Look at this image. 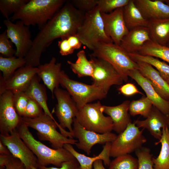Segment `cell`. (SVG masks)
<instances>
[{"mask_svg": "<svg viewBox=\"0 0 169 169\" xmlns=\"http://www.w3.org/2000/svg\"><path fill=\"white\" fill-rule=\"evenodd\" d=\"M77 19L69 10L60 9L40 30L33 40V45L24 58L25 65L37 67L42 54L56 39L76 34Z\"/></svg>", "mask_w": 169, "mask_h": 169, "instance_id": "cell-1", "label": "cell"}, {"mask_svg": "<svg viewBox=\"0 0 169 169\" xmlns=\"http://www.w3.org/2000/svg\"><path fill=\"white\" fill-rule=\"evenodd\" d=\"M65 0H29L10 17L13 22L20 20L26 25L37 26L40 30L62 8Z\"/></svg>", "mask_w": 169, "mask_h": 169, "instance_id": "cell-2", "label": "cell"}, {"mask_svg": "<svg viewBox=\"0 0 169 169\" xmlns=\"http://www.w3.org/2000/svg\"><path fill=\"white\" fill-rule=\"evenodd\" d=\"M22 120L28 127L37 131L40 141H49L53 149L63 148L65 144L75 145L78 142L73 139L70 132L63 129L56 121L44 113L34 118L22 117Z\"/></svg>", "mask_w": 169, "mask_h": 169, "instance_id": "cell-3", "label": "cell"}, {"mask_svg": "<svg viewBox=\"0 0 169 169\" xmlns=\"http://www.w3.org/2000/svg\"><path fill=\"white\" fill-rule=\"evenodd\" d=\"M16 130L20 138L36 157L39 166H47L52 165L60 167L64 162L75 159L64 147L55 149L36 139L22 120Z\"/></svg>", "mask_w": 169, "mask_h": 169, "instance_id": "cell-4", "label": "cell"}, {"mask_svg": "<svg viewBox=\"0 0 169 169\" xmlns=\"http://www.w3.org/2000/svg\"><path fill=\"white\" fill-rule=\"evenodd\" d=\"M90 56L100 58L110 63L121 76L125 82L128 81L130 71L137 69V63L119 45L113 43L99 42L94 47Z\"/></svg>", "mask_w": 169, "mask_h": 169, "instance_id": "cell-5", "label": "cell"}, {"mask_svg": "<svg viewBox=\"0 0 169 169\" xmlns=\"http://www.w3.org/2000/svg\"><path fill=\"white\" fill-rule=\"evenodd\" d=\"M76 35L82 44L92 50L99 42L113 43L105 32L101 13L97 6L85 13L83 22Z\"/></svg>", "mask_w": 169, "mask_h": 169, "instance_id": "cell-6", "label": "cell"}, {"mask_svg": "<svg viewBox=\"0 0 169 169\" xmlns=\"http://www.w3.org/2000/svg\"><path fill=\"white\" fill-rule=\"evenodd\" d=\"M60 84L72 96L78 110L87 104L107 96V94L100 88L71 79L63 70L60 76Z\"/></svg>", "mask_w": 169, "mask_h": 169, "instance_id": "cell-7", "label": "cell"}, {"mask_svg": "<svg viewBox=\"0 0 169 169\" xmlns=\"http://www.w3.org/2000/svg\"><path fill=\"white\" fill-rule=\"evenodd\" d=\"M100 101L89 103L79 110L76 118L80 124L87 130L98 133L111 132L113 129L112 120L105 116L101 110Z\"/></svg>", "mask_w": 169, "mask_h": 169, "instance_id": "cell-8", "label": "cell"}, {"mask_svg": "<svg viewBox=\"0 0 169 169\" xmlns=\"http://www.w3.org/2000/svg\"><path fill=\"white\" fill-rule=\"evenodd\" d=\"M144 130H140L134 123H130L111 143L110 156L115 158L130 154L141 147L147 141L143 135Z\"/></svg>", "mask_w": 169, "mask_h": 169, "instance_id": "cell-9", "label": "cell"}, {"mask_svg": "<svg viewBox=\"0 0 169 169\" xmlns=\"http://www.w3.org/2000/svg\"><path fill=\"white\" fill-rule=\"evenodd\" d=\"M90 58L94 67L91 77L92 84L102 89L107 94L112 86L123 84L121 76L110 63L100 58L91 56Z\"/></svg>", "mask_w": 169, "mask_h": 169, "instance_id": "cell-10", "label": "cell"}, {"mask_svg": "<svg viewBox=\"0 0 169 169\" xmlns=\"http://www.w3.org/2000/svg\"><path fill=\"white\" fill-rule=\"evenodd\" d=\"M3 23L6 27L8 37L15 46V56L24 58L33 44L29 27L19 20L13 23L9 19H5Z\"/></svg>", "mask_w": 169, "mask_h": 169, "instance_id": "cell-11", "label": "cell"}, {"mask_svg": "<svg viewBox=\"0 0 169 169\" xmlns=\"http://www.w3.org/2000/svg\"><path fill=\"white\" fill-rule=\"evenodd\" d=\"M0 141L9 150L14 157L19 160L26 169L38 168L39 165L36 156L22 139L16 130L10 134L0 135Z\"/></svg>", "mask_w": 169, "mask_h": 169, "instance_id": "cell-12", "label": "cell"}, {"mask_svg": "<svg viewBox=\"0 0 169 169\" xmlns=\"http://www.w3.org/2000/svg\"><path fill=\"white\" fill-rule=\"evenodd\" d=\"M54 95L57 100L54 112L59 124L63 129L67 128L73 136L72 125L79 110L76 104L67 90L58 87L54 90Z\"/></svg>", "mask_w": 169, "mask_h": 169, "instance_id": "cell-13", "label": "cell"}, {"mask_svg": "<svg viewBox=\"0 0 169 169\" xmlns=\"http://www.w3.org/2000/svg\"><path fill=\"white\" fill-rule=\"evenodd\" d=\"M73 124V136L78 140L75 145L88 155L90 154L94 146L112 142L117 137V135L111 132L100 134L87 130L80 124L76 118L74 119Z\"/></svg>", "mask_w": 169, "mask_h": 169, "instance_id": "cell-14", "label": "cell"}, {"mask_svg": "<svg viewBox=\"0 0 169 169\" xmlns=\"http://www.w3.org/2000/svg\"><path fill=\"white\" fill-rule=\"evenodd\" d=\"M13 94L6 91L0 94V135H7L16 130L22 120L13 103Z\"/></svg>", "mask_w": 169, "mask_h": 169, "instance_id": "cell-15", "label": "cell"}, {"mask_svg": "<svg viewBox=\"0 0 169 169\" xmlns=\"http://www.w3.org/2000/svg\"><path fill=\"white\" fill-rule=\"evenodd\" d=\"M38 67L25 65L17 69L8 79L5 80L0 74V94L8 90L13 94L25 92L37 74Z\"/></svg>", "mask_w": 169, "mask_h": 169, "instance_id": "cell-16", "label": "cell"}, {"mask_svg": "<svg viewBox=\"0 0 169 169\" xmlns=\"http://www.w3.org/2000/svg\"><path fill=\"white\" fill-rule=\"evenodd\" d=\"M100 13L106 33L114 43L120 45L129 31L124 19L123 8L108 13Z\"/></svg>", "mask_w": 169, "mask_h": 169, "instance_id": "cell-17", "label": "cell"}, {"mask_svg": "<svg viewBox=\"0 0 169 169\" xmlns=\"http://www.w3.org/2000/svg\"><path fill=\"white\" fill-rule=\"evenodd\" d=\"M130 102L129 100H126L118 105H102L101 107L103 113L111 118L113 123V130L118 134L122 132L128 125L131 122L129 111Z\"/></svg>", "mask_w": 169, "mask_h": 169, "instance_id": "cell-18", "label": "cell"}, {"mask_svg": "<svg viewBox=\"0 0 169 169\" xmlns=\"http://www.w3.org/2000/svg\"><path fill=\"white\" fill-rule=\"evenodd\" d=\"M134 123L139 128L147 129L154 138L159 140L161 136L162 129L168 127L167 117L153 105L145 120H137Z\"/></svg>", "mask_w": 169, "mask_h": 169, "instance_id": "cell-19", "label": "cell"}, {"mask_svg": "<svg viewBox=\"0 0 169 169\" xmlns=\"http://www.w3.org/2000/svg\"><path fill=\"white\" fill-rule=\"evenodd\" d=\"M129 76L134 80L142 89L153 105L167 116L169 108V101L164 100L159 95L150 82L142 75L138 69L130 71Z\"/></svg>", "mask_w": 169, "mask_h": 169, "instance_id": "cell-20", "label": "cell"}, {"mask_svg": "<svg viewBox=\"0 0 169 169\" xmlns=\"http://www.w3.org/2000/svg\"><path fill=\"white\" fill-rule=\"evenodd\" d=\"M56 59L53 57L48 63L39 65L38 67L37 75L52 93L54 98V91L60 84V76L62 71V64L56 63Z\"/></svg>", "mask_w": 169, "mask_h": 169, "instance_id": "cell-21", "label": "cell"}, {"mask_svg": "<svg viewBox=\"0 0 169 169\" xmlns=\"http://www.w3.org/2000/svg\"><path fill=\"white\" fill-rule=\"evenodd\" d=\"M138 70L151 83L155 91L164 100L169 101V85L159 72L150 64L136 61Z\"/></svg>", "mask_w": 169, "mask_h": 169, "instance_id": "cell-22", "label": "cell"}, {"mask_svg": "<svg viewBox=\"0 0 169 169\" xmlns=\"http://www.w3.org/2000/svg\"><path fill=\"white\" fill-rule=\"evenodd\" d=\"M135 4L146 20L169 18V6L163 0H134Z\"/></svg>", "mask_w": 169, "mask_h": 169, "instance_id": "cell-23", "label": "cell"}, {"mask_svg": "<svg viewBox=\"0 0 169 169\" xmlns=\"http://www.w3.org/2000/svg\"><path fill=\"white\" fill-rule=\"evenodd\" d=\"M151 40L147 27H141L129 30L120 46L127 53H138L144 44Z\"/></svg>", "mask_w": 169, "mask_h": 169, "instance_id": "cell-24", "label": "cell"}, {"mask_svg": "<svg viewBox=\"0 0 169 169\" xmlns=\"http://www.w3.org/2000/svg\"><path fill=\"white\" fill-rule=\"evenodd\" d=\"M111 143H106L101 152L97 156L90 157L76 151L72 144H65L63 147L69 151L77 160L80 165V169H92L94 162L96 160H102L105 166H109L111 162L110 159Z\"/></svg>", "mask_w": 169, "mask_h": 169, "instance_id": "cell-25", "label": "cell"}, {"mask_svg": "<svg viewBox=\"0 0 169 169\" xmlns=\"http://www.w3.org/2000/svg\"><path fill=\"white\" fill-rule=\"evenodd\" d=\"M147 27L151 40L165 46L169 43V18L149 20Z\"/></svg>", "mask_w": 169, "mask_h": 169, "instance_id": "cell-26", "label": "cell"}, {"mask_svg": "<svg viewBox=\"0 0 169 169\" xmlns=\"http://www.w3.org/2000/svg\"><path fill=\"white\" fill-rule=\"evenodd\" d=\"M40 79L37 74L34 76L24 92L30 98L36 101L41 105L46 114L56 121L48 108L46 90L44 85L40 83Z\"/></svg>", "mask_w": 169, "mask_h": 169, "instance_id": "cell-27", "label": "cell"}, {"mask_svg": "<svg viewBox=\"0 0 169 169\" xmlns=\"http://www.w3.org/2000/svg\"><path fill=\"white\" fill-rule=\"evenodd\" d=\"M123 18L129 30L141 27H147L149 21L146 19L135 5L134 0H130L123 8Z\"/></svg>", "mask_w": 169, "mask_h": 169, "instance_id": "cell-28", "label": "cell"}, {"mask_svg": "<svg viewBox=\"0 0 169 169\" xmlns=\"http://www.w3.org/2000/svg\"><path fill=\"white\" fill-rule=\"evenodd\" d=\"M161 137L157 144L161 143V148L156 158L153 157L154 169H169V131L168 127L162 129Z\"/></svg>", "mask_w": 169, "mask_h": 169, "instance_id": "cell-29", "label": "cell"}, {"mask_svg": "<svg viewBox=\"0 0 169 169\" xmlns=\"http://www.w3.org/2000/svg\"><path fill=\"white\" fill-rule=\"evenodd\" d=\"M77 59L75 63L68 60L67 63L70 65L72 71L79 77L92 76L94 67L90 60L87 59L85 51L80 50L77 54Z\"/></svg>", "mask_w": 169, "mask_h": 169, "instance_id": "cell-30", "label": "cell"}, {"mask_svg": "<svg viewBox=\"0 0 169 169\" xmlns=\"http://www.w3.org/2000/svg\"><path fill=\"white\" fill-rule=\"evenodd\" d=\"M137 53L159 58L169 63V47L160 45L151 40L146 42Z\"/></svg>", "mask_w": 169, "mask_h": 169, "instance_id": "cell-31", "label": "cell"}, {"mask_svg": "<svg viewBox=\"0 0 169 169\" xmlns=\"http://www.w3.org/2000/svg\"><path fill=\"white\" fill-rule=\"evenodd\" d=\"M26 63L24 58L0 56V70L3 79L6 80L9 78L17 69L25 65Z\"/></svg>", "mask_w": 169, "mask_h": 169, "instance_id": "cell-32", "label": "cell"}, {"mask_svg": "<svg viewBox=\"0 0 169 169\" xmlns=\"http://www.w3.org/2000/svg\"><path fill=\"white\" fill-rule=\"evenodd\" d=\"M129 55L134 61H141L148 63L159 72L160 74L169 76V65L158 58L148 55H143L137 53H129Z\"/></svg>", "mask_w": 169, "mask_h": 169, "instance_id": "cell-33", "label": "cell"}, {"mask_svg": "<svg viewBox=\"0 0 169 169\" xmlns=\"http://www.w3.org/2000/svg\"><path fill=\"white\" fill-rule=\"evenodd\" d=\"M152 105L151 101L146 96L143 95L139 100H133L130 102L129 113L132 116L139 115L146 118Z\"/></svg>", "mask_w": 169, "mask_h": 169, "instance_id": "cell-34", "label": "cell"}, {"mask_svg": "<svg viewBox=\"0 0 169 169\" xmlns=\"http://www.w3.org/2000/svg\"><path fill=\"white\" fill-rule=\"evenodd\" d=\"M108 166V169H138V159L130 154L121 155L111 161Z\"/></svg>", "mask_w": 169, "mask_h": 169, "instance_id": "cell-35", "label": "cell"}, {"mask_svg": "<svg viewBox=\"0 0 169 169\" xmlns=\"http://www.w3.org/2000/svg\"><path fill=\"white\" fill-rule=\"evenodd\" d=\"M29 0H0V11L6 19L18 11Z\"/></svg>", "mask_w": 169, "mask_h": 169, "instance_id": "cell-36", "label": "cell"}, {"mask_svg": "<svg viewBox=\"0 0 169 169\" xmlns=\"http://www.w3.org/2000/svg\"><path fill=\"white\" fill-rule=\"evenodd\" d=\"M135 153L138 161V169H154L153 157L149 148L142 146L137 150Z\"/></svg>", "mask_w": 169, "mask_h": 169, "instance_id": "cell-37", "label": "cell"}, {"mask_svg": "<svg viewBox=\"0 0 169 169\" xmlns=\"http://www.w3.org/2000/svg\"><path fill=\"white\" fill-rule=\"evenodd\" d=\"M130 0H98L97 5L100 13H108L124 8Z\"/></svg>", "mask_w": 169, "mask_h": 169, "instance_id": "cell-38", "label": "cell"}, {"mask_svg": "<svg viewBox=\"0 0 169 169\" xmlns=\"http://www.w3.org/2000/svg\"><path fill=\"white\" fill-rule=\"evenodd\" d=\"M13 44L8 37L5 29L0 34V56L4 57L15 56L16 50L13 49Z\"/></svg>", "mask_w": 169, "mask_h": 169, "instance_id": "cell-39", "label": "cell"}, {"mask_svg": "<svg viewBox=\"0 0 169 169\" xmlns=\"http://www.w3.org/2000/svg\"><path fill=\"white\" fill-rule=\"evenodd\" d=\"M30 98L24 92L13 94V103L18 115L21 117L24 115L26 108Z\"/></svg>", "mask_w": 169, "mask_h": 169, "instance_id": "cell-40", "label": "cell"}, {"mask_svg": "<svg viewBox=\"0 0 169 169\" xmlns=\"http://www.w3.org/2000/svg\"><path fill=\"white\" fill-rule=\"evenodd\" d=\"M43 110L42 108L37 102L30 98L22 117L34 118L44 113Z\"/></svg>", "mask_w": 169, "mask_h": 169, "instance_id": "cell-41", "label": "cell"}, {"mask_svg": "<svg viewBox=\"0 0 169 169\" xmlns=\"http://www.w3.org/2000/svg\"><path fill=\"white\" fill-rule=\"evenodd\" d=\"M73 5L78 10L86 13L97 5L98 0H73L70 1Z\"/></svg>", "mask_w": 169, "mask_h": 169, "instance_id": "cell-42", "label": "cell"}, {"mask_svg": "<svg viewBox=\"0 0 169 169\" xmlns=\"http://www.w3.org/2000/svg\"><path fill=\"white\" fill-rule=\"evenodd\" d=\"M118 90L121 94L126 96H130L138 93L144 95L136 86L131 83H127L121 86L118 89Z\"/></svg>", "mask_w": 169, "mask_h": 169, "instance_id": "cell-43", "label": "cell"}, {"mask_svg": "<svg viewBox=\"0 0 169 169\" xmlns=\"http://www.w3.org/2000/svg\"><path fill=\"white\" fill-rule=\"evenodd\" d=\"M58 42V46L59 49V53L62 56H67L72 54L74 50L70 47L67 37L61 38Z\"/></svg>", "mask_w": 169, "mask_h": 169, "instance_id": "cell-44", "label": "cell"}, {"mask_svg": "<svg viewBox=\"0 0 169 169\" xmlns=\"http://www.w3.org/2000/svg\"><path fill=\"white\" fill-rule=\"evenodd\" d=\"M38 169H80V165L75 158L64 162L60 167H49L39 166Z\"/></svg>", "mask_w": 169, "mask_h": 169, "instance_id": "cell-45", "label": "cell"}, {"mask_svg": "<svg viewBox=\"0 0 169 169\" xmlns=\"http://www.w3.org/2000/svg\"><path fill=\"white\" fill-rule=\"evenodd\" d=\"M5 166V169H26L24 164L12 154L9 156Z\"/></svg>", "mask_w": 169, "mask_h": 169, "instance_id": "cell-46", "label": "cell"}, {"mask_svg": "<svg viewBox=\"0 0 169 169\" xmlns=\"http://www.w3.org/2000/svg\"><path fill=\"white\" fill-rule=\"evenodd\" d=\"M70 46L74 50L80 48L82 44L76 34L67 37Z\"/></svg>", "mask_w": 169, "mask_h": 169, "instance_id": "cell-47", "label": "cell"}, {"mask_svg": "<svg viewBox=\"0 0 169 169\" xmlns=\"http://www.w3.org/2000/svg\"><path fill=\"white\" fill-rule=\"evenodd\" d=\"M11 154L7 147L0 141V155H8Z\"/></svg>", "mask_w": 169, "mask_h": 169, "instance_id": "cell-48", "label": "cell"}, {"mask_svg": "<svg viewBox=\"0 0 169 169\" xmlns=\"http://www.w3.org/2000/svg\"><path fill=\"white\" fill-rule=\"evenodd\" d=\"M103 161L101 160H97L94 163V169H106L104 167Z\"/></svg>", "mask_w": 169, "mask_h": 169, "instance_id": "cell-49", "label": "cell"}, {"mask_svg": "<svg viewBox=\"0 0 169 169\" xmlns=\"http://www.w3.org/2000/svg\"><path fill=\"white\" fill-rule=\"evenodd\" d=\"M161 75L163 78V79L169 85V76H166L163 75Z\"/></svg>", "mask_w": 169, "mask_h": 169, "instance_id": "cell-50", "label": "cell"}, {"mask_svg": "<svg viewBox=\"0 0 169 169\" xmlns=\"http://www.w3.org/2000/svg\"><path fill=\"white\" fill-rule=\"evenodd\" d=\"M164 2L169 6V0H163Z\"/></svg>", "mask_w": 169, "mask_h": 169, "instance_id": "cell-51", "label": "cell"}, {"mask_svg": "<svg viewBox=\"0 0 169 169\" xmlns=\"http://www.w3.org/2000/svg\"><path fill=\"white\" fill-rule=\"evenodd\" d=\"M166 116L167 117V118H169V108L168 113Z\"/></svg>", "mask_w": 169, "mask_h": 169, "instance_id": "cell-52", "label": "cell"}, {"mask_svg": "<svg viewBox=\"0 0 169 169\" xmlns=\"http://www.w3.org/2000/svg\"><path fill=\"white\" fill-rule=\"evenodd\" d=\"M168 120V128L169 131V118H167Z\"/></svg>", "mask_w": 169, "mask_h": 169, "instance_id": "cell-53", "label": "cell"}, {"mask_svg": "<svg viewBox=\"0 0 169 169\" xmlns=\"http://www.w3.org/2000/svg\"><path fill=\"white\" fill-rule=\"evenodd\" d=\"M32 169H38V168L35 167H33Z\"/></svg>", "mask_w": 169, "mask_h": 169, "instance_id": "cell-54", "label": "cell"}, {"mask_svg": "<svg viewBox=\"0 0 169 169\" xmlns=\"http://www.w3.org/2000/svg\"><path fill=\"white\" fill-rule=\"evenodd\" d=\"M166 46L169 47V43L167 44Z\"/></svg>", "mask_w": 169, "mask_h": 169, "instance_id": "cell-55", "label": "cell"}]
</instances>
